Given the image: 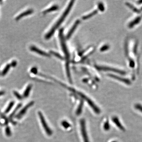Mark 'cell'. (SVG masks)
<instances>
[{
  "mask_svg": "<svg viewBox=\"0 0 142 142\" xmlns=\"http://www.w3.org/2000/svg\"><path fill=\"white\" fill-rule=\"evenodd\" d=\"M74 1H71L67 6V8L65 9L63 13L62 14V15L60 17L59 20L57 21V22L54 23V25L51 27V29H50L48 33L45 35V38L46 39H48L52 37L53 35V34L54 33L56 30L58 29L59 26L61 24L63 21L67 17L69 12L70 11L71 9H72V7L74 5Z\"/></svg>",
  "mask_w": 142,
  "mask_h": 142,
  "instance_id": "6da1fadb",
  "label": "cell"
},
{
  "mask_svg": "<svg viewBox=\"0 0 142 142\" xmlns=\"http://www.w3.org/2000/svg\"><path fill=\"white\" fill-rule=\"evenodd\" d=\"M78 94L80 96L81 98H82V99H84L87 102V103H88L89 106L92 109H93V110L96 114H99V113H100L101 111L100 109L93 102V101L91 100L90 98H88V97L86 96L85 95H84L82 93L79 92V93H78Z\"/></svg>",
  "mask_w": 142,
  "mask_h": 142,
  "instance_id": "7a4b0ae2",
  "label": "cell"
},
{
  "mask_svg": "<svg viewBox=\"0 0 142 142\" xmlns=\"http://www.w3.org/2000/svg\"><path fill=\"white\" fill-rule=\"evenodd\" d=\"M38 115L39 117V119L40 120L42 124L43 128L45 131L46 134L49 136H51L53 134V131L50 128L48 125L47 124L45 118H44V116L43 115V114L40 111H39L38 113Z\"/></svg>",
  "mask_w": 142,
  "mask_h": 142,
  "instance_id": "3957f363",
  "label": "cell"
},
{
  "mask_svg": "<svg viewBox=\"0 0 142 142\" xmlns=\"http://www.w3.org/2000/svg\"><path fill=\"white\" fill-rule=\"evenodd\" d=\"M80 126L81 133L83 138V141L84 142H90L89 138L87 133L85 120L83 118L81 119L80 120Z\"/></svg>",
  "mask_w": 142,
  "mask_h": 142,
  "instance_id": "277c9868",
  "label": "cell"
},
{
  "mask_svg": "<svg viewBox=\"0 0 142 142\" xmlns=\"http://www.w3.org/2000/svg\"><path fill=\"white\" fill-rule=\"evenodd\" d=\"M96 67L99 70H100L111 71V72H114L118 73L121 74V75H125L126 73V72H125L117 69L115 68H110V67H106V66H97Z\"/></svg>",
  "mask_w": 142,
  "mask_h": 142,
  "instance_id": "5b68a950",
  "label": "cell"
},
{
  "mask_svg": "<svg viewBox=\"0 0 142 142\" xmlns=\"http://www.w3.org/2000/svg\"><path fill=\"white\" fill-rule=\"evenodd\" d=\"M34 104V102L31 101L29 102V103L27 104V105L25 106L20 111L18 114L16 115V118L18 119H21L23 116L27 112V110L30 108V107L32 106Z\"/></svg>",
  "mask_w": 142,
  "mask_h": 142,
  "instance_id": "8992f818",
  "label": "cell"
},
{
  "mask_svg": "<svg viewBox=\"0 0 142 142\" xmlns=\"http://www.w3.org/2000/svg\"><path fill=\"white\" fill-rule=\"evenodd\" d=\"M30 51L35 52L40 55L45 56V57H49V54L48 53H47L44 51L38 48L37 47H36L35 46H31L30 47Z\"/></svg>",
  "mask_w": 142,
  "mask_h": 142,
  "instance_id": "52a82bcc",
  "label": "cell"
},
{
  "mask_svg": "<svg viewBox=\"0 0 142 142\" xmlns=\"http://www.w3.org/2000/svg\"><path fill=\"white\" fill-rule=\"evenodd\" d=\"M80 21L79 20H77L75 23L73 24V26L71 27V29H70V30L69 31L68 33L67 34V39H69L70 38L71 36H72V34L75 31V29H76V28H77V27H78V26L79 25V24L80 23Z\"/></svg>",
  "mask_w": 142,
  "mask_h": 142,
  "instance_id": "ba28073f",
  "label": "cell"
},
{
  "mask_svg": "<svg viewBox=\"0 0 142 142\" xmlns=\"http://www.w3.org/2000/svg\"><path fill=\"white\" fill-rule=\"evenodd\" d=\"M33 12V10L32 9H29L27 10L24 11V12H22L21 13L20 15H19L17 17L15 18V20L16 21H18L19 20H20L21 18H22L23 17H24L25 16H27V15H29L30 14H32Z\"/></svg>",
  "mask_w": 142,
  "mask_h": 142,
  "instance_id": "9c48e42d",
  "label": "cell"
},
{
  "mask_svg": "<svg viewBox=\"0 0 142 142\" xmlns=\"http://www.w3.org/2000/svg\"><path fill=\"white\" fill-rule=\"evenodd\" d=\"M112 120L113 122L114 123V124L117 126L118 128H119L120 129H121L122 131H124L125 130V128L122 125L120 121L118 118L117 117H115V116L113 117L112 118Z\"/></svg>",
  "mask_w": 142,
  "mask_h": 142,
  "instance_id": "30bf717a",
  "label": "cell"
},
{
  "mask_svg": "<svg viewBox=\"0 0 142 142\" xmlns=\"http://www.w3.org/2000/svg\"><path fill=\"white\" fill-rule=\"evenodd\" d=\"M108 76L110 77L111 78H114V79L118 80V81H121V82H123V83H125L126 84H128V85L131 84L130 81H129V80L127 79L120 78V77L114 75H113V74H109Z\"/></svg>",
  "mask_w": 142,
  "mask_h": 142,
  "instance_id": "8fae6325",
  "label": "cell"
},
{
  "mask_svg": "<svg viewBox=\"0 0 142 142\" xmlns=\"http://www.w3.org/2000/svg\"><path fill=\"white\" fill-rule=\"evenodd\" d=\"M141 17H137V18L135 19L134 20L132 21V22H131L129 24H128V27L130 28H132L135 25L138 24L140 22L141 20Z\"/></svg>",
  "mask_w": 142,
  "mask_h": 142,
  "instance_id": "7c38bea8",
  "label": "cell"
},
{
  "mask_svg": "<svg viewBox=\"0 0 142 142\" xmlns=\"http://www.w3.org/2000/svg\"><path fill=\"white\" fill-rule=\"evenodd\" d=\"M83 105H84V102L83 100H81L80 102L79 106L78 107V109H77L76 114L77 115H80L81 114V113H82Z\"/></svg>",
  "mask_w": 142,
  "mask_h": 142,
  "instance_id": "4fadbf2b",
  "label": "cell"
},
{
  "mask_svg": "<svg viewBox=\"0 0 142 142\" xmlns=\"http://www.w3.org/2000/svg\"><path fill=\"white\" fill-rule=\"evenodd\" d=\"M32 88V85L31 84H29L28 86L27 87L25 90H24L23 93V96L24 98H26L29 96L30 91L31 90Z\"/></svg>",
  "mask_w": 142,
  "mask_h": 142,
  "instance_id": "5bb4252c",
  "label": "cell"
},
{
  "mask_svg": "<svg viewBox=\"0 0 142 142\" xmlns=\"http://www.w3.org/2000/svg\"><path fill=\"white\" fill-rule=\"evenodd\" d=\"M58 8H59V7H58V6H57V5L52 6L51 7H50L49 8H48L47 9L44 11L43 12V13L44 14H45L49 13L50 12H53V11L57 10L58 9Z\"/></svg>",
  "mask_w": 142,
  "mask_h": 142,
  "instance_id": "9a60e30c",
  "label": "cell"
},
{
  "mask_svg": "<svg viewBox=\"0 0 142 142\" xmlns=\"http://www.w3.org/2000/svg\"><path fill=\"white\" fill-rule=\"evenodd\" d=\"M21 106H22V104H21V103L19 104L17 106L15 109H14L13 112H12V113L9 116L10 119L11 120H12V118H13V117L15 115V114H16V112H17V111L20 108H21Z\"/></svg>",
  "mask_w": 142,
  "mask_h": 142,
  "instance_id": "2e32d148",
  "label": "cell"
},
{
  "mask_svg": "<svg viewBox=\"0 0 142 142\" xmlns=\"http://www.w3.org/2000/svg\"><path fill=\"white\" fill-rule=\"evenodd\" d=\"M97 12H98V11L96 10L93 11L91 12H90V13H89V14H87V15L83 16L82 18L84 20H87V19L93 17V16H94L95 15H96L97 14Z\"/></svg>",
  "mask_w": 142,
  "mask_h": 142,
  "instance_id": "e0dca14e",
  "label": "cell"
},
{
  "mask_svg": "<svg viewBox=\"0 0 142 142\" xmlns=\"http://www.w3.org/2000/svg\"><path fill=\"white\" fill-rule=\"evenodd\" d=\"M11 67V66L10 64H8L6 65L2 72V76H5V75H6L9 70Z\"/></svg>",
  "mask_w": 142,
  "mask_h": 142,
  "instance_id": "ac0fdd59",
  "label": "cell"
},
{
  "mask_svg": "<svg viewBox=\"0 0 142 142\" xmlns=\"http://www.w3.org/2000/svg\"><path fill=\"white\" fill-rule=\"evenodd\" d=\"M14 101H12V102H10V103L9 105H8V106L7 107V108L6 109V110L5 111V113L6 114L8 113L11 110V109H12V108H13L14 105Z\"/></svg>",
  "mask_w": 142,
  "mask_h": 142,
  "instance_id": "d6986e66",
  "label": "cell"
},
{
  "mask_svg": "<svg viewBox=\"0 0 142 142\" xmlns=\"http://www.w3.org/2000/svg\"><path fill=\"white\" fill-rule=\"evenodd\" d=\"M61 125L65 129H68L71 126L70 124L66 120H63L61 122Z\"/></svg>",
  "mask_w": 142,
  "mask_h": 142,
  "instance_id": "ffe728a7",
  "label": "cell"
},
{
  "mask_svg": "<svg viewBox=\"0 0 142 142\" xmlns=\"http://www.w3.org/2000/svg\"><path fill=\"white\" fill-rule=\"evenodd\" d=\"M103 129L105 131H109L110 129V124H109V122L108 120H107L104 123L103 126Z\"/></svg>",
  "mask_w": 142,
  "mask_h": 142,
  "instance_id": "44dd1931",
  "label": "cell"
},
{
  "mask_svg": "<svg viewBox=\"0 0 142 142\" xmlns=\"http://www.w3.org/2000/svg\"><path fill=\"white\" fill-rule=\"evenodd\" d=\"M5 133L6 135L8 137H10L12 135V133L11 131L10 128L9 127L7 126L5 129Z\"/></svg>",
  "mask_w": 142,
  "mask_h": 142,
  "instance_id": "7402d4cb",
  "label": "cell"
},
{
  "mask_svg": "<svg viewBox=\"0 0 142 142\" xmlns=\"http://www.w3.org/2000/svg\"><path fill=\"white\" fill-rule=\"evenodd\" d=\"M126 5H127V6H129V7H130L131 9H132V10L134 11V12H139V10H138L136 8H135V7H134V6H132V5H131L130 4V3H126Z\"/></svg>",
  "mask_w": 142,
  "mask_h": 142,
  "instance_id": "603a6c76",
  "label": "cell"
},
{
  "mask_svg": "<svg viewBox=\"0 0 142 142\" xmlns=\"http://www.w3.org/2000/svg\"><path fill=\"white\" fill-rule=\"evenodd\" d=\"M14 94L15 96V97H16L18 99H19V100H21V99H22V96H21V95L20 94H19L18 92H17L14 91Z\"/></svg>",
  "mask_w": 142,
  "mask_h": 142,
  "instance_id": "cb8c5ba5",
  "label": "cell"
},
{
  "mask_svg": "<svg viewBox=\"0 0 142 142\" xmlns=\"http://www.w3.org/2000/svg\"><path fill=\"white\" fill-rule=\"evenodd\" d=\"M51 53L52 54H53L56 57H57L59 58V59H63V57H62L60 55L59 53H57L54 52V51H51Z\"/></svg>",
  "mask_w": 142,
  "mask_h": 142,
  "instance_id": "d4e9b609",
  "label": "cell"
},
{
  "mask_svg": "<svg viewBox=\"0 0 142 142\" xmlns=\"http://www.w3.org/2000/svg\"><path fill=\"white\" fill-rule=\"evenodd\" d=\"M135 108L142 113V105L140 104H137L135 105Z\"/></svg>",
  "mask_w": 142,
  "mask_h": 142,
  "instance_id": "484cf974",
  "label": "cell"
},
{
  "mask_svg": "<svg viewBox=\"0 0 142 142\" xmlns=\"http://www.w3.org/2000/svg\"><path fill=\"white\" fill-rule=\"evenodd\" d=\"M109 47V45H105L101 48L100 50L101 51H106L108 49Z\"/></svg>",
  "mask_w": 142,
  "mask_h": 142,
  "instance_id": "4316f807",
  "label": "cell"
},
{
  "mask_svg": "<svg viewBox=\"0 0 142 142\" xmlns=\"http://www.w3.org/2000/svg\"><path fill=\"white\" fill-rule=\"evenodd\" d=\"M99 9L101 11H103L104 10V7L102 4H100L99 5Z\"/></svg>",
  "mask_w": 142,
  "mask_h": 142,
  "instance_id": "83f0119b",
  "label": "cell"
},
{
  "mask_svg": "<svg viewBox=\"0 0 142 142\" xmlns=\"http://www.w3.org/2000/svg\"><path fill=\"white\" fill-rule=\"evenodd\" d=\"M31 72L34 74H36L37 73V69L36 68H33L31 69Z\"/></svg>",
  "mask_w": 142,
  "mask_h": 142,
  "instance_id": "f1b7e54d",
  "label": "cell"
},
{
  "mask_svg": "<svg viewBox=\"0 0 142 142\" xmlns=\"http://www.w3.org/2000/svg\"><path fill=\"white\" fill-rule=\"evenodd\" d=\"M129 65L131 67L133 68L135 66V63L132 60H130V63H129Z\"/></svg>",
  "mask_w": 142,
  "mask_h": 142,
  "instance_id": "f546056e",
  "label": "cell"
},
{
  "mask_svg": "<svg viewBox=\"0 0 142 142\" xmlns=\"http://www.w3.org/2000/svg\"><path fill=\"white\" fill-rule=\"evenodd\" d=\"M11 66L12 67H15L17 65V62L15 60H14L10 64Z\"/></svg>",
  "mask_w": 142,
  "mask_h": 142,
  "instance_id": "4dcf8cb0",
  "label": "cell"
},
{
  "mask_svg": "<svg viewBox=\"0 0 142 142\" xmlns=\"http://www.w3.org/2000/svg\"><path fill=\"white\" fill-rule=\"evenodd\" d=\"M5 94V93L3 91L0 92V96H2V95H3Z\"/></svg>",
  "mask_w": 142,
  "mask_h": 142,
  "instance_id": "1f68e13d",
  "label": "cell"
},
{
  "mask_svg": "<svg viewBox=\"0 0 142 142\" xmlns=\"http://www.w3.org/2000/svg\"><path fill=\"white\" fill-rule=\"evenodd\" d=\"M117 142V141H112V142Z\"/></svg>",
  "mask_w": 142,
  "mask_h": 142,
  "instance_id": "d6a6232c",
  "label": "cell"
}]
</instances>
